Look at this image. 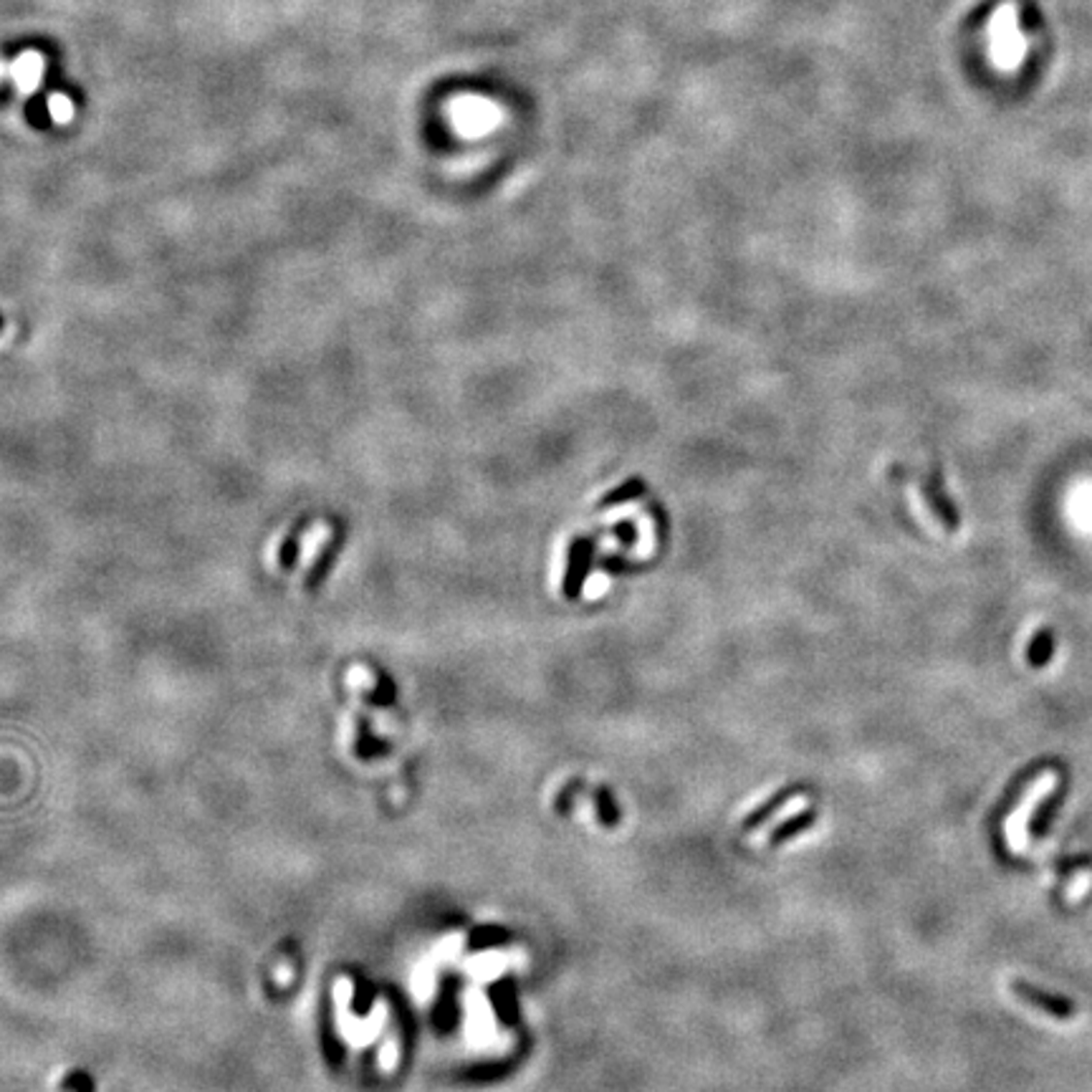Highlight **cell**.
Here are the masks:
<instances>
[{
	"label": "cell",
	"mask_w": 1092,
	"mask_h": 1092,
	"mask_svg": "<svg viewBox=\"0 0 1092 1092\" xmlns=\"http://www.w3.org/2000/svg\"><path fill=\"white\" fill-rule=\"evenodd\" d=\"M1027 56V39L1019 28V11L1004 3L989 23V58L999 71H1016Z\"/></svg>",
	"instance_id": "6da1fadb"
},
{
	"label": "cell",
	"mask_w": 1092,
	"mask_h": 1092,
	"mask_svg": "<svg viewBox=\"0 0 1092 1092\" xmlns=\"http://www.w3.org/2000/svg\"><path fill=\"white\" fill-rule=\"evenodd\" d=\"M450 122L466 137H481L494 132L503 119L501 107L481 94H461L450 102Z\"/></svg>",
	"instance_id": "7a4b0ae2"
},
{
	"label": "cell",
	"mask_w": 1092,
	"mask_h": 1092,
	"mask_svg": "<svg viewBox=\"0 0 1092 1092\" xmlns=\"http://www.w3.org/2000/svg\"><path fill=\"white\" fill-rule=\"evenodd\" d=\"M1057 774L1054 771H1044L1040 779L1035 782V787L1027 791V797L1022 799V804H1019V812L1016 815H1012L1007 819V840H1009V848L1014 850V852H1022L1027 854L1029 852V840L1027 835H1024V822H1027V817L1035 812L1037 804L1042 802L1044 797H1049L1054 791V787H1057Z\"/></svg>",
	"instance_id": "3957f363"
},
{
	"label": "cell",
	"mask_w": 1092,
	"mask_h": 1092,
	"mask_svg": "<svg viewBox=\"0 0 1092 1092\" xmlns=\"http://www.w3.org/2000/svg\"><path fill=\"white\" fill-rule=\"evenodd\" d=\"M923 496H925V503H928V508L933 511V516L941 521V527H944L946 531H958L961 516H958V508H956V503H953L951 496L946 494L944 478H941L939 473H933V476L925 478V481H923Z\"/></svg>",
	"instance_id": "277c9868"
},
{
	"label": "cell",
	"mask_w": 1092,
	"mask_h": 1092,
	"mask_svg": "<svg viewBox=\"0 0 1092 1092\" xmlns=\"http://www.w3.org/2000/svg\"><path fill=\"white\" fill-rule=\"evenodd\" d=\"M44 71H46V58L41 56L39 51L20 53L14 64L8 66V74L14 77L20 94H33V91L39 89Z\"/></svg>",
	"instance_id": "5b68a950"
},
{
	"label": "cell",
	"mask_w": 1092,
	"mask_h": 1092,
	"mask_svg": "<svg viewBox=\"0 0 1092 1092\" xmlns=\"http://www.w3.org/2000/svg\"><path fill=\"white\" fill-rule=\"evenodd\" d=\"M1014 994L1019 996L1024 1004H1029V1007L1044 1009V1014L1060 1016V1019L1073 1016V1007H1070V1002H1065V999H1060V996L1042 994L1040 989H1032V986H1027V983H1022V981L1014 983Z\"/></svg>",
	"instance_id": "8992f818"
},
{
	"label": "cell",
	"mask_w": 1092,
	"mask_h": 1092,
	"mask_svg": "<svg viewBox=\"0 0 1092 1092\" xmlns=\"http://www.w3.org/2000/svg\"><path fill=\"white\" fill-rule=\"evenodd\" d=\"M1052 656H1054V635L1049 630H1042L1040 635L1029 643V660L1035 662V665H1042V662H1047Z\"/></svg>",
	"instance_id": "52a82bcc"
},
{
	"label": "cell",
	"mask_w": 1092,
	"mask_h": 1092,
	"mask_svg": "<svg viewBox=\"0 0 1092 1092\" xmlns=\"http://www.w3.org/2000/svg\"><path fill=\"white\" fill-rule=\"evenodd\" d=\"M48 114L56 124H69L74 116V104L66 94H51L48 97Z\"/></svg>",
	"instance_id": "ba28073f"
},
{
	"label": "cell",
	"mask_w": 1092,
	"mask_h": 1092,
	"mask_svg": "<svg viewBox=\"0 0 1092 1092\" xmlns=\"http://www.w3.org/2000/svg\"><path fill=\"white\" fill-rule=\"evenodd\" d=\"M3 74H8V66L0 64V77H3Z\"/></svg>",
	"instance_id": "9c48e42d"
}]
</instances>
